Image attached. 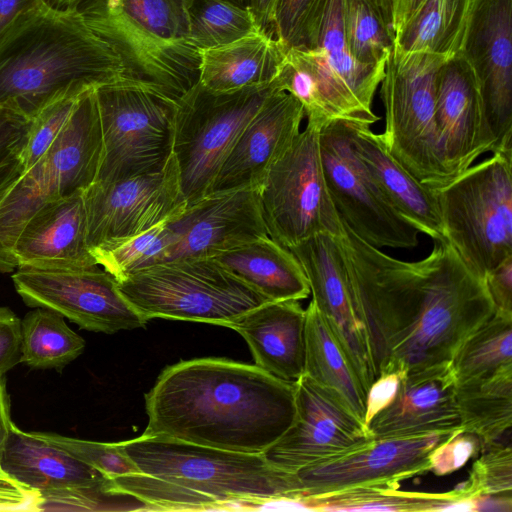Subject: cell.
Wrapping results in <instances>:
<instances>
[{"mask_svg": "<svg viewBox=\"0 0 512 512\" xmlns=\"http://www.w3.org/2000/svg\"><path fill=\"white\" fill-rule=\"evenodd\" d=\"M143 435L262 454L295 417V382L225 358L168 366L145 394Z\"/></svg>", "mask_w": 512, "mask_h": 512, "instance_id": "1", "label": "cell"}, {"mask_svg": "<svg viewBox=\"0 0 512 512\" xmlns=\"http://www.w3.org/2000/svg\"><path fill=\"white\" fill-rule=\"evenodd\" d=\"M120 443L138 472L112 479L113 490L146 510L255 509L304 496L297 474L274 467L262 454L143 434Z\"/></svg>", "mask_w": 512, "mask_h": 512, "instance_id": "2", "label": "cell"}, {"mask_svg": "<svg viewBox=\"0 0 512 512\" xmlns=\"http://www.w3.org/2000/svg\"><path fill=\"white\" fill-rule=\"evenodd\" d=\"M123 79L119 58L76 13L46 10L0 46V106L30 119Z\"/></svg>", "mask_w": 512, "mask_h": 512, "instance_id": "3", "label": "cell"}, {"mask_svg": "<svg viewBox=\"0 0 512 512\" xmlns=\"http://www.w3.org/2000/svg\"><path fill=\"white\" fill-rule=\"evenodd\" d=\"M74 13L116 54L125 80L176 101L199 82L184 0H79Z\"/></svg>", "mask_w": 512, "mask_h": 512, "instance_id": "4", "label": "cell"}, {"mask_svg": "<svg viewBox=\"0 0 512 512\" xmlns=\"http://www.w3.org/2000/svg\"><path fill=\"white\" fill-rule=\"evenodd\" d=\"M433 241L421 306L387 360L406 371L452 363L462 345L496 310L484 279L468 268L447 240Z\"/></svg>", "mask_w": 512, "mask_h": 512, "instance_id": "5", "label": "cell"}, {"mask_svg": "<svg viewBox=\"0 0 512 512\" xmlns=\"http://www.w3.org/2000/svg\"><path fill=\"white\" fill-rule=\"evenodd\" d=\"M445 239L475 274L512 257V151L494 152L432 189Z\"/></svg>", "mask_w": 512, "mask_h": 512, "instance_id": "6", "label": "cell"}, {"mask_svg": "<svg viewBox=\"0 0 512 512\" xmlns=\"http://www.w3.org/2000/svg\"><path fill=\"white\" fill-rule=\"evenodd\" d=\"M118 285L148 321L164 318L229 328L270 301L213 258L164 261L126 276Z\"/></svg>", "mask_w": 512, "mask_h": 512, "instance_id": "7", "label": "cell"}, {"mask_svg": "<svg viewBox=\"0 0 512 512\" xmlns=\"http://www.w3.org/2000/svg\"><path fill=\"white\" fill-rule=\"evenodd\" d=\"M445 60L428 53H401L392 47L380 83L385 109L383 143L399 164L430 189L451 181L442 161L435 118L436 75Z\"/></svg>", "mask_w": 512, "mask_h": 512, "instance_id": "8", "label": "cell"}, {"mask_svg": "<svg viewBox=\"0 0 512 512\" xmlns=\"http://www.w3.org/2000/svg\"><path fill=\"white\" fill-rule=\"evenodd\" d=\"M276 91L274 81L231 92L198 82L177 101L172 154L187 205L210 192L237 138Z\"/></svg>", "mask_w": 512, "mask_h": 512, "instance_id": "9", "label": "cell"}, {"mask_svg": "<svg viewBox=\"0 0 512 512\" xmlns=\"http://www.w3.org/2000/svg\"><path fill=\"white\" fill-rule=\"evenodd\" d=\"M103 137L96 181L162 170L172 157L177 101L128 80L95 89Z\"/></svg>", "mask_w": 512, "mask_h": 512, "instance_id": "10", "label": "cell"}, {"mask_svg": "<svg viewBox=\"0 0 512 512\" xmlns=\"http://www.w3.org/2000/svg\"><path fill=\"white\" fill-rule=\"evenodd\" d=\"M321 127L307 122L257 189L268 236L286 248L317 234L339 238L345 233L324 179Z\"/></svg>", "mask_w": 512, "mask_h": 512, "instance_id": "11", "label": "cell"}, {"mask_svg": "<svg viewBox=\"0 0 512 512\" xmlns=\"http://www.w3.org/2000/svg\"><path fill=\"white\" fill-rule=\"evenodd\" d=\"M319 151L330 198L355 235L378 249L418 245L419 232L391 207L353 151L346 121L321 127Z\"/></svg>", "mask_w": 512, "mask_h": 512, "instance_id": "12", "label": "cell"}, {"mask_svg": "<svg viewBox=\"0 0 512 512\" xmlns=\"http://www.w3.org/2000/svg\"><path fill=\"white\" fill-rule=\"evenodd\" d=\"M12 281L27 306L54 311L85 330L113 334L148 322L122 294L115 277L99 265L19 266Z\"/></svg>", "mask_w": 512, "mask_h": 512, "instance_id": "13", "label": "cell"}, {"mask_svg": "<svg viewBox=\"0 0 512 512\" xmlns=\"http://www.w3.org/2000/svg\"><path fill=\"white\" fill-rule=\"evenodd\" d=\"M91 251L108 247L169 220L187 205L176 160L157 172L95 181L83 192Z\"/></svg>", "mask_w": 512, "mask_h": 512, "instance_id": "14", "label": "cell"}, {"mask_svg": "<svg viewBox=\"0 0 512 512\" xmlns=\"http://www.w3.org/2000/svg\"><path fill=\"white\" fill-rule=\"evenodd\" d=\"M295 409L290 427L262 453L281 470L297 473L374 438L365 422L336 393L305 374L295 382Z\"/></svg>", "mask_w": 512, "mask_h": 512, "instance_id": "15", "label": "cell"}, {"mask_svg": "<svg viewBox=\"0 0 512 512\" xmlns=\"http://www.w3.org/2000/svg\"><path fill=\"white\" fill-rule=\"evenodd\" d=\"M458 54L473 72L491 153L512 151V0H472Z\"/></svg>", "mask_w": 512, "mask_h": 512, "instance_id": "16", "label": "cell"}, {"mask_svg": "<svg viewBox=\"0 0 512 512\" xmlns=\"http://www.w3.org/2000/svg\"><path fill=\"white\" fill-rule=\"evenodd\" d=\"M461 429L373 438L336 458L303 468L296 473L304 490L303 498L361 485L400 484L427 473L430 453Z\"/></svg>", "mask_w": 512, "mask_h": 512, "instance_id": "17", "label": "cell"}, {"mask_svg": "<svg viewBox=\"0 0 512 512\" xmlns=\"http://www.w3.org/2000/svg\"><path fill=\"white\" fill-rule=\"evenodd\" d=\"M167 226L176 242L166 261L213 258L268 235L256 188L210 192L186 205Z\"/></svg>", "mask_w": 512, "mask_h": 512, "instance_id": "18", "label": "cell"}, {"mask_svg": "<svg viewBox=\"0 0 512 512\" xmlns=\"http://www.w3.org/2000/svg\"><path fill=\"white\" fill-rule=\"evenodd\" d=\"M288 249L306 275L312 301L343 347L367 393L376 372L365 332L353 308L337 237L317 234Z\"/></svg>", "mask_w": 512, "mask_h": 512, "instance_id": "19", "label": "cell"}, {"mask_svg": "<svg viewBox=\"0 0 512 512\" xmlns=\"http://www.w3.org/2000/svg\"><path fill=\"white\" fill-rule=\"evenodd\" d=\"M435 118L444 167L451 180L492 152L473 72L460 55L445 60L435 83Z\"/></svg>", "mask_w": 512, "mask_h": 512, "instance_id": "20", "label": "cell"}, {"mask_svg": "<svg viewBox=\"0 0 512 512\" xmlns=\"http://www.w3.org/2000/svg\"><path fill=\"white\" fill-rule=\"evenodd\" d=\"M304 117L303 106L293 95L272 93L237 138L210 192L258 189L270 167L299 134Z\"/></svg>", "mask_w": 512, "mask_h": 512, "instance_id": "21", "label": "cell"}, {"mask_svg": "<svg viewBox=\"0 0 512 512\" xmlns=\"http://www.w3.org/2000/svg\"><path fill=\"white\" fill-rule=\"evenodd\" d=\"M452 363L409 370L392 402L368 423L374 438L439 433L462 428Z\"/></svg>", "mask_w": 512, "mask_h": 512, "instance_id": "22", "label": "cell"}, {"mask_svg": "<svg viewBox=\"0 0 512 512\" xmlns=\"http://www.w3.org/2000/svg\"><path fill=\"white\" fill-rule=\"evenodd\" d=\"M13 256L17 267L82 268L97 261L87 241L83 192L45 202L20 232Z\"/></svg>", "mask_w": 512, "mask_h": 512, "instance_id": "23", "label": "cell"}, {"mask_svg": "<svg viewBox=\"0 0 512 512\" xmlns=\"http://www.w3.org/2000/svg\"><path fill=\"white\" fill-rule=\"evenodd\" d=\"M103 137L95 89L78 98L52 145L38 161L56 198L84 192L96 181Z\"/></svg>", "mask_w": 512, "mask_h": 512, "instance_id": "24", "label": "cell"}, {"mask_svg": "<svg viewBox=\"0 0 512 512\" xmlns=\"http://www.w3.org/2000/svg\"><path fill=\"white\" fill-rule=\"evenodd\" d=\"M350 144L382 194L406 222L433 240H446L432 189L421 184L387 151L368 124L347 122Z\"/></svg>", "mask_w": 512, "mask_h": 512, "instance_id": "25", "label": "cell"}, {"mask_svg": "<svg viewBox=\"0 0 512 512\" xmlns=\"http://www.w3.org/2000/svg\"><path fill=\"white\" fill-rule=\"evenodd\" d=\"M306 310L299 300L266 302L229 328L247 342L255 365L289 382L304 374Z\"/></svg>", "mask_w": 512, "mask_h": 512, "instance_id": "26", "label": "cell"}, {"mask_svg": "<svg viewBox=\"0 0 512 512\" xmlns=\"http://www.w3.org/2000/svg\"><path fill=\"white\" fill-rule=\"evenodd\" d=\"M0 465L12 477L39 492L95 485L110 479L14 423Z\"/></svg>", "mask_w": 512, "mask_h": 512, "instance_id": "27", "label": "cell"}, {"mask_svg": "<svg viewBox=\"0 0 512 512\" xmlns=\"http://www.w3.org/2000/svg\"><path fill=\"white\" fill-rule=\"evenodd\" d=\"M287 49L258 31L227 45L201 51L199 82L214 92L267 85L277 77Z\"/></svg>", "mask_w": 512, "mask_h": 512, "instance_id": "28", "label": "cell"}, {"mask_svg": "<svg viewBox=\"0 0 512 512\" xmlns=\"http://www.w3.org/2000/svg\"><path fill=\"white\" fill-rule=\"evenodd\" d=\"M213 259L270 301L302 300L310 294L308 280L295 255L268 235Z\"/></svg>", "mask_w": 512, "mask_h": 512, "instance_id": "29", "label": "cell"}, {"mask_svg": "<svg viewBox=\"0 0 512 512\" xmlns=\"http://www.w3.org/2000/svg\"><path fill=\"white\" fill-rule=\"evenodd\" d=\"M319 71L340 90L372 110L385 64L365 65L354 59L346 43L341 0H326L319 22L316 46L309 50Z\"/></svg>", "mask_w": 512, "mask_h": 512, "instance_id": "30", "label": "cell"}, {"mask_svg": "<svg viewBox=\"0 0 512 512\" xmlns=\"http://www.w3.org/2000/svg\"><path fill=\"white\" fill-rule=\"evenodd\" d=\"M305 310L304 374L336 393L365 422L367 393L347 354L312 300Z\"/></svg>", "mask_w": 512, "mask_h": 512, "instance_id": "31", "label": "cell"}, {"mask_svg": "<svg viewBox=\"0 0 512 512\" xmlns=\"http://www.w3.org/2000/svg\"><path fill=\"white\" fill-rule=\"evenodd\" d=\"M461 427L475 434L482 448L510 434L512 426V367L479 380L456 382Z\"/></svg>", "mask_w": 512, "mask_h": 512, "instance_id": "32", "label": "cell"}, {"mask_svg": "<svg viewBox=\"0 0 512 512\" xmlns=\"http://www.w3.org/2000/svg\"><path fill=\"white\" fill-rule=\"evenodd\" d=\"M376 483L303 498L310 511H453L467 499L456 487L444 493L408 492Z\"/></svg>", "mask_w": 512, "mask_h": 512, "instance_id": "33", "label": "cell"}, {"mask_svg": "<svg viewBox=\"0 0 512 512\" xmlns=\"http://www.w3.org/2000/svg\"><path fill=\"white\" fill-rule=\"evenodd\" d=\"M472 0H425L394 37L401 53H428L451 58L460 48Z\"/></svg>", "mask_w": 512, "mask_h": 512, "instance_id": "34", "label": "cell"}, {"mask_svg": "<svg viewBox=\"0 0 512 512\" xmlns=\"http://www.w3.org/2000/svg\"><path fill=\"white\" fill-rule=\"evenodd\" d=\"M63 318L45 308L25 315L21 320V363L33 369L61 370L82 354L84 339Z\"/></svg>", "mask_w": 512, "mask_h": 512, "instance_id": "35", "label": "cell"}, {"mask_svg": "<svg viewBox=\"0 0 512 512\" xmlns=\"http://www.w3.org/2000/svg\"><path fill=\"white\" fill-rule=\"evenodd\" d=\"M279 91L293 95L303 106L307 122L321 126L331 121L352 122V115L318 74L308 50L288 49L274 79Z\"/></svg>", "mask_w": 512, "mask_h": 512, "instance_id": "36", "label": "cell"}, {"mask_svg": "<svg viewBox=\"0 0 512 512\" xmlns=\"http://www.w3.org/2000/svg\"><path fill=\"white\" fill-rule=\"evenodd\" d=\"M452 366L456 382L489 378L512 367V313L495 310L462 345Z\"/></svg>", "mask_w": 512, "mask_h": 512, "instance_id": "37", "label": "cell"}, {"mask_svg": "<svg viewBox=\"0 0 512 512\" xmlns=\"http://www.w3.org/2000/svg\"><path fill=\"white\" fill-rule=\"evenodd\" d=\"M37 162L0 199V272L17 268L14 244L29 219L47 201L54 199Z\"/></svg>", "mask_w": 512, "mask_h": 512, "instance_id": "38", "label": "cell"}, {"mask_svg": "<svg viewBox=\"0 0 512 512\" xmlns=\"http://www.w3.org/2000/svg\"><path fill=\"white\" fill-rule=\"evenodd\" d=\"M191 44L200 52L260 31L252 13L226 0H184Z\"/></svg>", "mask_w": 512, "mask_h": 512, "instance_id": "39", "label": "cell"}, {"mask_svg": "<svg viewBox=\"0 0 512 512\" xmlns=\"http://www.w3.org/2000/svg\"><path fill=\"white\" fill-rule=\"evenodd\" d=\"M163 221L133 237L92 251L97 264L117 281L146 267L164 262L176 239Z\"/></svg>", "mask_w": 512, "mask_h": 512, "instance_id": "40", "label": "cell"}, {"mask_svg": "<svg viewBox=\"0 0 512 512\" xmlns=\"http://www.w3.org/2000/svg\"><path fill=\"white\" fill-rule=\"evenodd\" d=\"M343 30L350 53L365 65H379L393 47V35L369 0H341Z\"/></svg>", "mask_w": 512, "mask_h": 512, "instance_id": "41", "label": "cell"}, {"mask_svg": "<svg viewBox=\"0 0 512 512\" xmlns=\"http://www.w3.org/2000/svg\"><path fill=\"white\" fill-rule=\"evenodd\" d=\"M473 463L469 477L458 488L475 499L490 495H512V448L496 441L484 446Z\"/></svg>", "mask_w": 512, "mask_h": 512, "instance_id": "42", "label": "cell"}, {"mask_svg": "<svg viewBox=\"0 0 512 512\" xmlns=\"http://www.w3.org/2000/svg\"><path fill=\"white\" fill-rule=\"evenodd\" d=\"M30 433L35 437L62 449L76 459L95 468L110 479L138 472L135 463L126 454L120 442L105 443L77 439L53 433Z\"/></svg>", "mask_w": 512, "mask_h": 512, "instance_id": "43", "label": "cell"}, {"mask_svg": "<svg viewBox=\"0 0 512 512\" xmlns=\"http://www.w3.org/2000/svg\"><path fill=\"white\" fill-rule=\"evenodd\" d=\"M326 0H278L274 36L288 49L311 50Z\"/></svg>", "mask_w": 512, "mask_h": 512, "instance_id": "44", "label": "cell"}, {"mask_svg": "<svg viewBox=\"0 0 512 512\" xmlns=\"http://www.w3.org/2000/svg\"><path fill=\"white\" fill-rule=\"evenodd\" d=\"M79 97L54 102L32 119L29 138L21 155L24 171L33 167L47 152L68 121Z\"/></svg>", "mask_w": 512, "mask_h": 512, "instance_id": "45", "label": "cell"}, {"mask_svg": "<svg viewBox=\"0 0 512 512\" xmlns=\"http://www.w3.org/2000/svg\"><path fill=\"white\" fill-rule=\"evenodd\" d=\"M481 449L480 439L461 429L430 453L429 472L436 476L451 474L463 467L470 458L479 455Z\"/></svg>", "mask_w": 512, "mask_h": 512, "instance_id": "46", "label": "cell"}, {"mask_svg": "<svg viewBox=\"0 0 512 512\" xmlns=\"http://www.w3.org/2000/svg\"><path fill=\"white\" fill-rule=\"evenodd\" d=\"M32 126V119L0 106V165L21 157Z\"/></svg>", "mask_w": 512, "mask_h": 512, "instance_id": "47", "label": "cell"}, {"mask_svg": "<svg viewBox=\"0 0 512 512\" xmlns=\"http://www.w3.org/2000/svg\"><path fill=\"white\" fill-rule=\"evenodd\" d=\"M406 370L394 362L388 361L379 371L367 392L365 423L387 407L394 399Z\"/></svg>", "mask_w": 512, "mask_h": 512, "instance_id": "48", "label": "cell"}, {"mask_svg": "<svg viewBox=\"0 0 512 512\" xmlns=\"http://www.w3.org/2000/svg\"><path fill=\"white\" fill-rule=\"evenodd\" d=\"M44 11L41 0H0V46Z\"/></svg>", "mask_w": 512, "mask_h": 512, "instance_id": "49", "label": "cell"}, {"mask_svg": "<svg viewBox=\"0 0 512 512\" xmlns=\"http://www.w3.org/2000/svg\"><path fill=\"white\" fill-rule=\"evenodd\" d=\"M21 320L8 307L0 306V376L20 363Z\"/></svg>", "mask_w": 512, "mask_h": 512, "instance_id": "50", "label": "cell"}, {"mask_svg": "<svg viewBox=\"0 0 512 512\" xmlns=\"http://www.w3.org/2000/svg\"><path fill=\"white\" fill-rule=\"evenodd\" d=\"M40 492L21 483L0 465V511H39Z\"/></svg>", "mask_w": 512, "mask_h": 512, "instance_id": "51", "label": "cell"}, {"mask_svg": "<svg viewBox=\"0 0 512 512\" xmlns=\"http://www.w3.org/2000/svg\"><path fill=\"white\" fill-rule=\"evenodd\" d=\"M484 281L495 309L512 313V257L488 272Z\"/></svg>", "mask_w": 512, "mask_h": 512, "instance_id": "52", "label": "cell"}, {"mask_svg": "<svg viewBox=\"0 0 512 512\" xmlns=\"http://www.w3.org/2000/svg\"><path fill=\"white\" fill-rule=\"evenodd\" d=\"M278 0H248L247 9L252 13L260 31L274 36V15Z\"/></svg>", "mask_w": 512, "mask_h": 512, "instance_id": "53", "label": "cell"}, {"mask_svg": "<svg viewBox=\"0 0 512 512\" xmlns=\"http://www.w3.org/2000/svg\"><path fill=\"white\" fill-rule=\"evenodd\" d=\"M425 0H390L394 37L414 16Z\"/></svg>", "mask_w": 512, "mask_h": 512, "instance_id": "54", "label": "cell"}, {"mask_svg": "<svg viewBox=\"0 0 512 512\" xmlns=\"http://www.w3.org/2000/svg\"><path fill=\"white\" fill-rule=\"evenodd\" d=\"M12 423L10 397L6 389V380L4 376H0V461Z\"/></svg>", "mask_w": 512, "mask_h": 512, "instance_id": "55", "label": "cell"}, {"mask_svg": "<svg viewBox=\"0 0 512 512\" xmlns=\"http://www.w3.org/2000/svg\"><path fill=\"white\" fill-rule=\"evenodd\" d=\"M24 172L21 157L14 158L0 165V199Z\"/></svg>", "mask_w": 512, "mask_h": 512, "instance_id": "56", "label": "cell"}, {"mask_svg": "<svg viewBox=\"0 0 512 512\" xmlns=\"http://www.w3.org/2000/svg\"><path fill=\"white\" fill-rule=\"evenodd\" d=\"M45 9L58 14L74 13L79 0H41Z\"/></svg>", "mask_w": 512, "mask_h": 512, "instance_id": "57", "label": "cell"}, {"mask_svg": "<svg viewBox=\"0 0 512 512\" xmlns=\"http://www.w3.org/2000/svg\"><path fill=\"white\" fill-rule=\"evenodd\" d=\"M375 10L378 12L387 28L392 33V14L390 0H369ZM393 35V33H392Z\"/></svg>", "mask_w": 512, "mask_h": 512, "instance_id": "58", "label": "cell"}, {"mask_svg": "<svg viewBox=\"0 0 512 512\" xmlns=\"http://www.w3.org/2000/svg\"><path fill=\"white\" fill-rule=\"evenodd\" d=\"M228 2H231L237 6L247 8L248 7V0H226Z\"/></svg>", "mask_w": 512, "mask_h": 512, "instance_id": "59", "label": "cell"}]
</instances>
